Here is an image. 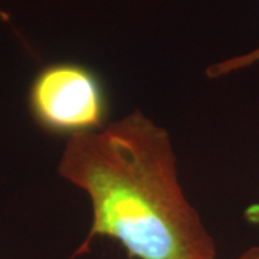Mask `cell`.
Returning <instances> with one entry per match:
<instances>
[{
  "label": "cell",
  "mask_w": 259,
  "mask_h": 259,
  "mask_svg": "<svg viewBox=\"0 0 259 259\" xmlns=\"http://www.w3.org/2000/svg\"><path fill=\"white\" fill-rule=\"evenodd\" d=\"M235 259H259V246H252Z\"/></svg>",
  "instance_id": "4"
},
{
  "label": "cell",
  "mask_w": 259,
  "mask_h": 259,
  "mask_svg": "<svg viewBox=\"0 0 259 259\" xmlns=\"http://www.w3.org/2000/svg\"><path fill=\"white\" fill-rule=\"evenodd\" d=\"M29 111L51 134L79 136L104 128L108 102L101 79L93 69L74 62L44 68L32 81Z\"/></svg>",
  "instance_id": "2"
},
{
  "label": "cell",
  "mask_w": 259,
  "mask_h": 259,
  "mask_svg": "<svg viewBox=\"0 0 259 259\" xmlns=\"http://www.w3.org/2000/svg\"><path fill=\"white\" fill-rule=\"evenodd\" d=\"M259 62V48L250 51L248 54H243L239 56H233L229 59L221 61L218 64L210 65L206 69V75L209 78H219V76H225L229 75L232 72L241 71L243 68H248L250 65L258 64Z\"/></svg>",
  "instance_id": "3"
},
{
  "label": "cell",
  "mask_w": 259,
  "mask_h": 259,
  "mask_svg": "<svg viewBox=\"0 0 259 259\" xmlns=\"http://www.w3.org/2000/svg\"><path fill=\"white\" fill-rule=\"evenodd\" d=\"M59 176L88 196L93 222L74 256L95 238L133 259H218L216 243L179 182L166 128L140 110L104 128L68 137Z\"/></svg>",
  "instance_id": "1"
}]
</instances>
